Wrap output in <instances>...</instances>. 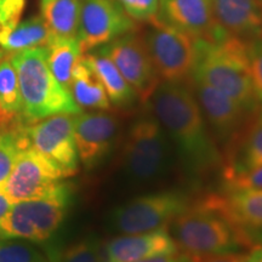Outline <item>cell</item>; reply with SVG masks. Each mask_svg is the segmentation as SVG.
I'll return each mask as SVG.
<instances>
[{
  "mask_svg": "<svg viewBox=\"0 0 262 262\" xmlns=\"http://www.w3.org/2000/svg\"><path fill=\"white\" fill-rule=\"evenodd\" d=\"M247 262H262V247H254L247 255Z\"/></svg>",
  "mask_w": 262,
  "mask_h": 262,
  "instance_id": "8d00e7d4",
  "label": "cell"
},
{
  "mask_svg": "<svg viewBox=\"0 0 262 262\" xmlns=\"http://www.w3.org/2000/svg\"><path fill=\"white\" fill-rule=\"evenodd\" d=\"M192 202L187 193L175 189L137 195L113 209L111 227L119 234L147 233L168 228Z\"/></svg>",
  "mask_w": 262,
  "mask_h": 262,
  "instance_id": "8992f818",
  "label": "cell"
},
{
  "mask_svg": "<svg viewBox=\"0 0 262 262\" xmlns=\"http://www.w3.org/2000/svg\"><path fill=\"white\" fill-rule=\"evenodd\" d=\"M67 173L31 146L19 152L3 193L14 203L34 201L58 191Z\"/></svg>",
  "mask_w": 262,
  "mask_h": 262,
  "instance_id": "ba28073f",
  "label": "cell"
},
{
  "mask_svg": "<svg viewBox=\"0 0 262 262\" xmlns=\"http://www.w3.org/2000/svg\"><path fill=\"white\" fill-rule=\"evenodd\" d=\"M217 25L244 40L262 37V6L256 0H211Z\"/></svg>",
  "mask_w": 262,
  "mask_h": 262,
  "instance_id": "e0dca14e",
  "label": "cell"
},
{
  "mask_svg": "<svg viewBox=\"0 0 262 262\" xmlns=\"http://www.w3.org/2000/svg\"><path fill=\"white\" fill-rule=\"evenodd\" d=\"M96 52L113 62L141 102H148L160 79L140 35L126 33L100 47Z\"/></svg>",
  "mask_w": 262,
  "mask_h": 262,
  "instance_id": "9c48e42d",
  "label": "cell"
},
{
  "mask_svg": "<svg viewBox=\"0 0 262 262\" xmlns=\"http://www.w3.org/2000/svg\"><path fill=\"white\" fill-rule=\"evenodd\" d=\"M70 93L81 110L106 111L112 106L102 83L83 56L77 62L72 73Z\"/></svg>",
  "mask_w": 262,
  "mask_h": 262,
  "instance_id": "7402d4cb",
  "label": "cell"
},
{
  "mask_svg": "<svg viewBox=\"0 0 262 262\" xmlns=\"http://www.w3.org/2000/svg\"><path fill=\"white\" fill-rule=\"evenodd\" d=\"M175 155L171 141L150 111L127 127L122 164L130 181L140 185L162 182L172 171Z\"/></svg>",
  "mask_w": 262,
  "mask_h": 262,
  "instance_id": "5b68a950",
  "label": "cell"
},
{
  "mask_svg": "<svg viewBox=\"0 0 262 262\" xmlns=\"http://www.w3.org/2000/svg\"><path fill=\"white\" fill-rule=\"evenodd\" d=\"M134 21L153 22L158 17L159 0H117Z\"/></svg>",
  "mask_w": 262,
  "mask_h": 262,
  "instance_id": "f546056e",
  "label": "cell"
},
{
  "mask_svg": "<svg viewBox=\"0 0 262 262\" xmlns=\"http://www.w3.org/2000/svg\"><path fill=\"white\" fill-rule=\"evenodd\" d=\"M0 262H50L39 249L25 242L0 241Z\"/></svg>",
  "mask_w": 262,
  "mask_h": 262,
  "instance_id": "83f0119b",
  "label": "cell"
},
{
  "mask_svg": "<svg viewBox=\"0 0 262 262\" xmlns=\"http://www.w3.org/2000/svg\"><path fill=\"white\" fill-rule=\"evenodd\" d=\"M168 228L139 234H122L102 247L103 262H140L146 258L179 253Z\"/></svg>",
  "mask_w": 262,
  "mask_h": 262,
  "instance_id": "9a60e30c",
  "label": "cell"
},
{
  "mask_svg": "<svg viewBox=\"0 0 262 262\" xmlns=\"http://www.w3.org/2000/svg\"><path fill=\"white\" fill-rule=\"evenodd\" d=\"M17 73L21 116L28 124L57 114H79L81 108L49 68L45 47L18 51L10 56Z\"/></svg>",
  "mask_w": 262,
  "mask_h": 262,
  "instance_id": "277c9868",
  "label": "cell"
},
{
  "mask_svg": "<svg viewBox=\"0 0 262 262\" xmlns=\"http://www.w3.org/2000/svg\"><path fill=\"white\" fill-rule=\"evenodd\" d=\"M119 122L106 112L79 113L74 116V140L79 162L86 170L100 166L117 143Z\"/></svg>",
  "mask_w": 262,
  "mask_h": 262,
  "instance_id": "4fadbf2b",
  "label": "cell"
},
{
  "mask_svg": "<svg viewBox=\"0 0 262 262\" xmlns=\"http://www.w3.org/2000/svg\"><path fill=\"white\" fill-rule=\"evenodd\" d=\"M3 239H8V237H6L4 231H3L2 227H0V241H3Z\"/></svg>",
  "mask_w": 262,
  "mask_h": 262,
  "instance_id": "f35d334b",
  "label": "cell"
},
{
  "mask_svg": "<svg viewBox=\"0 0 262 262\" xmlns=\"http://www.w3.org/2000/svg\"><path fill=\"white\" fill-rule=\"evenodd\" d=\"M45 49L49 68L58 83L70 91L72 73L83 54L78 38L52 37Z\"/></svg>",
  "mask_w": 262,
  "mask_h": 262,
  "instance_id": "cb8c5ba5",
  "label": "cell"
},
{
  "mask_svg": "<svg viewBox=\"0 0 262 262\" xmlns=\"http://www.w3.org/2000/svg\"><path fill=\"white\" fill-rule=\"evenodd\" d=\"M9 122H10V120L4 116V113L2 112V108H0V124H6Z\"/></svg>",
  "mask_w": 262,
  "mask_h": 262,
  "instance_id": "74e56055",
  "label": "cell"
},
{
  "mask_svg": "<svg viewBox=\"0 0 262 262\" xmlns=\"http://www.w3.org/2000/svg\"><path fill=\"white\" fill-rule=\"evenodd\" d=\"M135 29V21L117 0H81L77 38L83 54Z\"/></svg>",
  "mask_w": 262,
  "mask_h": 262,
  "instance_id": "30bf717a",
  "label": "cell"
},
{
  "mask_svg": "<svg viewBox=\"0 0 262 262\" xmlns=\"http://www.w3.org/2000/svg\"><path fill=\"white\" fill-rule=\"evenodd\" d=\"M148 103L189 172L205 176L222 168L224 153L188 83L160 81Z\"/></svg>",
  "mask_w": 262,
  "mask_h": 262,
  "instance_id": "6da1fadb",
  "label": "cell"
},
{
  "mask_svg": "<svg viewBox=\"0 0 262 262\" xmlns=\"http://www.w3.org/2000/svg\"><path fill=\"white\" fill-rule=\"evenodd\" d=\"M224 181L226 189H262V165Z\"/></svg>",
  "mask_w": 262,
  "mask_h": 262,
  "instance_id": "4dcf8cb0",
  "label": "cell"
},
{
  "mask_svg": "<svg viewBox=\"0 0 262 262\" xmlns=\"http://www.w3.org/2000/svg\"><path fill=\"white\" fill-rule=\"evenodd\" d=\"M191 78L220 90L248 112L258 110L249 73L248 40L231 34L219 41L195 39Z\"/></svg>",
  "mask_w": 262,
  "mask_h": 262,
  "instance_id": "7a4b0ae2",
  "label": "cell"
},
{
  "mask_svg": "<svg viewBox=\"0 0 262 262\" xmlns=\"http://www.w3.org/2000/svg\"><path fill=\"white\" fill-rule=\"evenodd\" d=\"M191 257L193 262H247V255L243 253L191 255Z\"/></svg>",
  "mask_w": 262,
  "mask_h": 262,
  "instance_id": "d6a6232c",
  "label": "cell"
},
{
  "mask_svg": "<svg viewBox=\"0 0 262 262\" xmlns=\"http://www.w3.org/2000/svg\"><path fill=\"white\" fill-rule=\"evenodd\" d=\"M140 262H193L191 255L179 251L176 254L171 255H160V256H155L146 258Z\"/></svg>",
  "mask_w": 262,
  "mask_h": 262,
  "instance_id": "836d02e7",
  "label": "cell"
},
{
  "mask_svg": "<svg viewBox=\"0 0 262 262\" xmlns=\"http://www.w3.org/2000/svg\"><path fill=\"white\" fill-rule=\"evenodd\" d=\"M28 145L25 127L0 131V192L14 170L19 152Z\"/></svg>",
  "mask_w": 262,
  "mask_h": 262,
  "instance_id": "484cf974",
  "label": "cell"
},
{
  "mask_svg": "<svg viewBox=\"0 0 262 262\" xmlns=\"http://www.w3.org/2000/svg\"><path fill=\"white\" fill-rule=\"evenodd\" d=\"M72 199V187L68 183L52 194L34 201L18 202L16 204L24 211L38 232L41 243L50 239L64 221Z\"/></svg>",
  "mask_w": 262,
  "mask_h": 262,
  "instance_id": "ac0fdd59",
  "label": "cell"
},
{
  "mask_svg": "<svg viewBox=\"0 0 262 262\" xmlns=\"http://www.w3.org/2000/svg\"><path fill=\"white\" fill-rule=\"evenodd\" d=\"M12 202L6 196L4 193L0 192V220H2L8 212L11 210Z\"/></svg>",
  "mask_w": 262,
  "mask_h": 262,
  "instance_id": "d590c367",
  "label": "cell"
},
{
  "mask_svg": "<svg viewBox=\"0 0 262 262\" xmlns=\"http://www.w3.org/2000/svg\"><path fill=\"white\" fill-rule=\"evenodd\" d=\"M157 18L194 39L219 41L229 35L216 22L211 0H159Z\"/></svg>",
  "mask_w": 262,
  "mask_h": 262,
  "instance_id": "5bb4252c",
  "label": "cell"
},
{
  "mask_svg": "<svg viewBox=\"0 0 262 262\" xmlns=\"http://www.w3.org/2000/svg\"><path fill=\"white\" fill-rule=\"evenodd\" d=\"M5 56V51L4 50H3V49L2 48H0V60H2V58L3 57H4Z\"/></svg>",
  "mask_w": 262,
  "mask_h": 262,
  "instance_id": "ab89813d",
  "label": "cell"
},
{
  "mask_svg": "<svg viewBox=\"0 0 262 262\" xmlns=\"http://www.w3.org/2000/svg\"><path fill=\"white\" fill-rule=\"evenodd\" d=\"M179 250L188 255L243 253L250 248L241 227L234 225L205 196L193 201L169 225Z\"/></svg>",
  "mask_w": 262,
  "mask_h": 262,
  "instance_id": "3957f363",
  "label": "cell"
},
{
  "mask_svg": "<svg viewBox=\"0 0 262 262\" xmlns=\"http://www.w3.org/2000/svg\"><path fill=\"white\" fill-rule=\"evenodd\" d=\"M262 165V110L256 111L224 150L222 178L227 180Z\"/></svg>",
  "mask_w": 262,
  "mask_h": 262,
  "instance_id": "2e32d148",
  "label": "cell"
},
{
  "mask_svg": "<svg viewBox=\"0 0 262 262\" xmlns=\"http://www.w3.org/2000/svg\"><path fill=\"white\" fill-rule=\"evenodd\" d=\"M83 57L102 83L111 104L122 110L135 106L139 97L110 58L97 52H86Z\"/></svg>",
  "mask_w": 262,
  "mask_h": 262,
  "instance_id": "ffe728a7",
  "label": "cell"
},
{
  "mask_svg": "<svg viewBox=\"0 0 262 262\" xmlns=\"http://www.w3.org/2000/svg\"><path fill=\"white\" fill-rule=\"evenodd\" d=\"M206 198L238 227L262 226V189H225L222 194Z\"/></svg>",
  "mask_w": 262,
  "mask_h": 262,
  "instance_id": "d6986e66",
  "label": "cell"
},
{
  "mask_svg": "<svg viewBox=\"0 0 262 262\" xmlns=\"http://www.w3.org/2000/svg\"><path fill=\"white\" fill-rule=\"evenodd\" d=\"M256 2L258 3V4H260V5L262 6V0H256Z\"/></svg>",
  "mask_w": 262,
  "mask_h": 262,
  "instance_id": "60d3db41",
  "label": "cell"
},
{
  "mask_svg": "<svg viewBox=\"0 0 262 262\" xmlns=\"http://www.w3.org/2000/svg\"><path fill=\"white\" fill-rule=\"evenodd\" d=\"M75 114H57L25 127L29 146L56 164L68 178L79 170L74 140Z\"/></svg>",
  "mask_w": 262,
  "mask_h": 262,
  "instance_id": "8fae6325",
  "label": "cell"
},
{
  "mask_svg": "<svg viewBox=\"0 0 262 262\" xmlns=\"http://www.w3.org/2000/svg\"><path fill=\"white\" fill-rule=\"evenodd\" d=\"M187 83L198 101L209 129L219 146L222 147L221 149L225 150L243 130L254 113L248 112L227 95L201 80L191 78Z\"/></svg>",
  "mask_w": 262,
  "mask_h": 262,
  "instance_id": "7c38bea8",
  "label": "cell"
},
{
  "mask_svg": "<svg viewBox=\"0 0 262 262\" xmlns=\"http://www.w3.org/2000/svg\"><path fill=\"white\" fill-rule=\"evenodd\" d=\"M81 0H40V16L52 37L77 38Z\"/></svg>",
  "mask_w": 262,
  "mask_h": 262,
  "instance_id": "603a6c76",
  "label": "cell"
},
{
  "mask_svg": "<svg viewBox=\"0 0 262 262\" xmlns=\"http://www.w3.org/2000/svg\"><path fill=\"white\" fill-rule=\"evenodd\" d=\"M51 38L52 33L41 16H33L14 26L0 27V48L11 54L47 47Z\"/></svg>",
  "mask_w": 262,
  "mask_h": 262,
  "instance_id": "44dd1931",
  "label": "cell"
},
{
  "mask_svg": "<svg viewBox=\"0 0 262 262\" xmlns=\"http://www.w3.org/2000/svg\"><path fill=\"white\" fill-rule=\"evenodd\" d=\"M102 247L96 237H86L58 251L54 262H103Z\"/></svg>",
  "mask_w": 262,
  "mask_h": 262,
  "instance_id": "4316f807",
  "label": "cell"
},
{
  "mask_svg": "<svg viewBox=\"0 0 262 262\" xmlns=\"http://www.w3.org/2000/svg\"><path fill=\"white\" fill-rule=\"evenodd\" d=\"M248 61L255 97L262 106V37L248 40Z\"/></svg>",
  "mask_w": 262,
  "mask_h": 262,
  "instance_id": "f1b7e54d",
  "label": "cell"
},
{
  "mask_svg": "<svg viewBox=\"0 0 262 262\" xmlns=\"http://www.w3.org/2000/svg\"><path fill=\"white\" fill-rule=\"evenodd\" d=\"M160 81L187 83L195 56V39L156 18L141 35Z\"/></svg>",
  "mask_w": 262,
  "mask_h": 262,
  "instance_id": "52a82bcc",
  "label": "cell"
},
{
  "mask_svg": "<svg viewBox=\"0 0 262 262\" xmlns=\"http://www.w3.org/2000/svg\"><path fill=\"white\" fill-rule=\"evenodd\" d=\"M25 4L26 0H0V27L17 24Z\"/></svg>",
  "mask_w": 262,
  "mask_h": 262,
  "instance_id": "1f68e13d",
  "label": "cell"
},
{
  "mask_svg": "<svg viewBox=\"0 0 262 262\" xmlns=\"http://www.w3.org/2000/svg\"><path fill=\"white\" fill-rule=\"evenodd\" d=\"M0 108L9 120L21 114L18 78L10 57L0 60Z\"/></svg>",
  "mask_w": 262,
  "mask_h": 262,
  "instance_id": "d4e9b609",
  "label": "cell"
},
{
  "mask_svg": "<svg viewBox=\"0 0 262 262\" xmlns=\"http://www.w3.org/2000/svg\"><path fill=\"white\" fill-rule=\"evenodd\" d=\"M245 241L248 242L249 247H262V226L255 228H242Z\"/></svg>",
  "mask_w": 262,
  "mask_h": 262,
  "instance_id": "e575fe53",
  "label": "cell"
}]
</instances>
